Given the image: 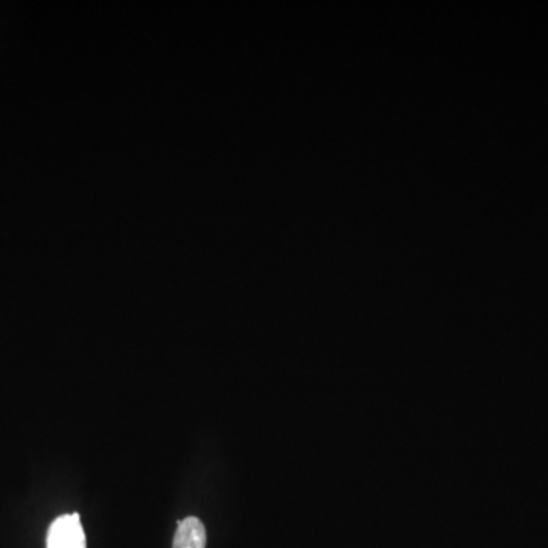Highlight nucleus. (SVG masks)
Wrapping results in <instances>:
<instances>
[{
  "instance_id": "2",
  "label": "nucleus",
  "mask_w": 548,
  "mask_h": 548,
  "mask_svg": "<svg viewBox=\"0 0 548 548\" xmlns=\"http://www.w3.org/2000/svg\"><path fill=\"white\" fill-rule=\"evenodd\" d=\"M206 527L198 518L189 517L180 521L174 536L173 548H206Z\"/></svg>"
},
{
  "instance_id": "1",
  "label": "nucleus",
  "mask_w": 548,
  "mask_h": 548,
  "mask_svg": "<svg viewBox=\"0 0 548 548\" xmlns=\"http://www.w3.org/2000/svg\"><path fill=\"white\" fill-rule=\"evenodd\" d=\"M46 548H87L86 533L80 515H63L51 524L46 538Z\"/></svg>"
}]
</instances>
